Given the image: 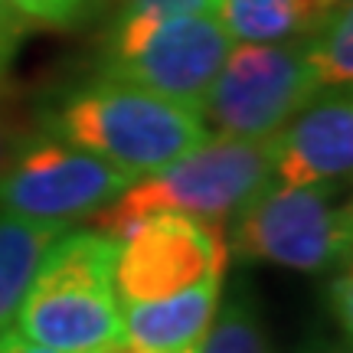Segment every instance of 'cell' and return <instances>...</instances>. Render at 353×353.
I'll use <instances>...</instances> for the list:
<instances>
[{"label": "cell", "instance_id": "cell-7", "mask_svg": "<svg viewBox=\"0 0 353 353\" xmlns=\"http://www.w3.org/2000/svg\"><path fill=\"white\" fill-rule=\"evenodd\" d=\"M131 183L125 170L63 138L30 134L0 170V210L43 223H72L92 216Z\"/></svg>", "mask_w": 353, "mask_h": 353}, {"label": "cell", "instance_id": "cell-2", "mask_svg": "<svg viewBox=\"0 0 353 353\" xmlns=\"http://www.w3.org/2000/svg\"><path fill=\"white\" fill-rule=\"evenodd\" d=\"M272 183L268 138L239 141L210 134L174 164L131 180L108 206L95 210L92 226L112 239L128 236V229L157 213L196 216L226 226V219H236Z\"/></svg>", "mask_w": 353, "mask_h": 353}, {"label": "cell", "instance_id": "cell-5", "mask_svg": "<svg viewBox=\"0 0 353 353\" xmlns=\"http://www.w3.org/2000/svg\"><path fill=\"white\" fill-rule=\"evenodd\" d=\"M317 92L321 85L301 39L239 43L226 52L200 114L216 138L265 141L288 125Z\"/></svg>", "mask_w": 353, "mask_h": 353}, {"label": "cell", "instance_id": "cell-11", "mask_svg": "<svg viewBox=\"0 0 353 353\" xmlns=\"http://www.w3.org/2000/svg\"><path fill=\"white\" fill-rule=\"evenodd\" d=\"M65 229V223H43L0 210V330L13 324L43 255Z\"/></svg>", "mask_w": 353, "mask_h": 353}, {"label": "cell", "instance_id": "cell-3", "mask_svg": "<svg viewBox=\"0 0 353 353\" xmlns=\"http://www.w3.org/2000/svg\"><path fill=\"white\" fill-rule=\"evenodd\" d=\"M118 239L99 229H65L52 242L17 311V330L59 353H99L121 337L114 298Z\"/></svg>", "mask_w": 353, "mask_h": 353}, {"label": "cell", "instance_id": "cell-20", "mask_svg": "<svg viewBox=\"0 0 353 353\" xmlns=\"http://www.w3.org/2000/svg\"><path fill=\"white\" fill-rule=\"evenodd\" d=\"M99 353H157V350H148V347H138V343H131L128 337H118V341H112L108 347H101ZM183 353H196V350H183Z\"/></svg>", "mask_w": 353, "mask_h": 353}, {"label": "cell", "instance_id": "cell-12", "mask_svg": "<svg viewBox=\"0 0 353 353\" xmlns=\"http://www.w3.org/2000/svg\"><path fill=\"white\" fill-rule=\"evenodd\" d=\"M213 13L232 43H288L307 37L327 7L321 0H216Z\"/></svg>", "mask_w": 353, "mask_h": 353}, {"label": "cell", "instance_id": "cell-16", "mask_svg": "<svg viewBox=\"0 0 353 353\" xmlns=\"http://www.w3.org/2000/svg\"><path fill=\"white\" fill-rule=\"evenodd\" d=\"M23 37H26V23L0 0V85L10 76V65L17 59V52H20Z\"/></svg>", "mask_w": 353, "mask_h": 353}, {"label": "cell", "instance_id": "cell-10", "mask_svg": "<svg viewBox=\"0 0 353 353\" xmlns=\"http://www.w3.org/2000/svg\"><path fill=\"white\" fill-rule=\"evenodd\" d=\"M223 298V278H203L161 301L121 307V337L157 353L196 350Z\"/></svg>", "mask_w": 353, "mask_h": 353}, {"label": "cell", "instance_id": "cell-1", "mask_svg": "<svg viewBox=\"0 0 353 353\" xmlns=\"http://www.w3.org/2000/svg\"><path fill=\"white\" fill-rule=\"evenodd\" d=\"M50 131L105 157L131 180L174 164L210 138L196 108L105 76L72 92L50 118Z\"/></svg>", "mask_w": 353, "mask_h": 353}, {"label": "cell", "instance_id": "cell-15", "mask_svg": "<svg viewBox=\"0 0 353 353\" xmlns=\"http://www.w3.org/2000/svg\"><path fill=\"white\" fill-rule=\"evenodd\" d=\"M23 23L50 26V30H72L88 17L92 0H3Z\"/></svg>", "mask_w": 353, "mask_h": 353}, {"label": "cell", "instance_id": "cell-18", "mask_svg": "<svg viewBox=\"0 0 353 353\" xmlns=\"http://www.w3.org/2000/svg\"><path fill=\"white\" fill-rule=\"evenodd\" d=\"M128 10H151V13H183V10H213L216 0H118Z\"/></svg>", "mask_w": 353, "mask_h": 353}, {"label": "cell", "instance_id": "cell-19", "mask_svg": "<svg viewBox=\"0 0 353 353\" xmlns=\"http://www.w3.org/2000/svg\"><path fill=\"white\" fill-rule=\"evenodd\" d=\"M0 353H59V350L30 341V337H23L17 327H3L0 330Z\"/></svg>", "mask_w": 353, "mask_h": 353}, {"label": "cell", "instance_id": "cell-21", "mask_svg": "<svg viewBox=\"0 0 353 353\" xmlns=\"http://www.w3.org/2000/svg\"><path fill=\"white\" fill-rule=\"evenodd\" d=\"M314 353H350L347 347H327V350H314Z\"/></svg>", "mask_w": 353, "mask_h": 353}, {"label": "cell", "instance_id": "cell-6", "mask_svg": "<svg viewBox=\"0 0 353 353\" xmlns=\"http://www.w3.org/2000/svg\"><path fill=\"white\" fill-rule=\"evenodd\" d=\"M350 206H337L334 190L272 183L236 216L229 252L324 275L350 265Z\"/></svg>", "mask_w": 353, "mask_h": 353}, {"label": "cell", "instance_id": "cell-8", "mask_svg": "<svg viewBox=\"0 0 353 353\" xmlns=\"http://www.w3.org/2000/svg\"><path fill=\"white\" fill-rule=\"evenodd\" d=\"M229 265V239L223 223L180 213L141 219L118 239L114 298L121 307L161 301L203 278H223Z\"/></svg>", "mask_w": 353, "mask_h": 353}, {"label": "cell", "instance_id": "cell-4", "mask_svg": "<svg viewBox=\"0 0 353 353\" xmlns=\"http://www.w3.org/2000/svg\"><path fill=\"white\" fill-rule=\"evenodd\" d=\"M229 50L232 39L213 10L151 13L125 7L101 56V76L200 112Z\"/></svg>", "mask_w": 353, "mask_h": 353}, {"label": "cell", "instance_id": "cell-9", "mask_svg": "<svg viewBox=\"0 0 353 353\" xmlns=\"http://www.w3.org/2000/svg\"><path fill=\"white\" fill-rule=\"evenodd\" d=\"M272 180L285 187L337 190L353 164L350 88H321L288 125L268 138Z\"/></svg>", "mask_w": 353, "mask_h": 353}, {"label": "cell", "instance_id": "cell-14", "mask_svg": "<svg viewBox=\"0 0 353 353\" xmlns=\"http://www.w3.org/2000/svg\"><path fill=\"white\" fill-rule=\"evenodd\" d=\"M196 353H275L249 291H236L216 307V317Z\"/></svg>", "mask_w": 353, "mask_h": 353}, {"label": "cell", "instance_id": "cell-17", "mask_svg": "<svg viewBox=\"0 0 353 353\" xmlns=\"http://www.w3.org/2000/svg\"><path fill=\"white\" fill-rule=\"evenodd\" d=\"M30 134H33V131L23 125V118H17V114L7 112V108H0V170L17 157V151L26 144Z\"/></svg>", "mask_w": 353, "mask_h": 353}, {"label": "cell", "instance_id": "cell-13", "mask_svg": "<svg viewBox=\"0 0 353 353\" xmlns=\"http://www.w3.org/2000/svg\"><path fill=\"white\" fill-rule=\"evenodd\" d=\"M301 50L321 88H350L353 82V13L350 3L334 7L301 37Z\"/></svg>", "mask_w": 353, "mask_h": 353}]
</instances>
